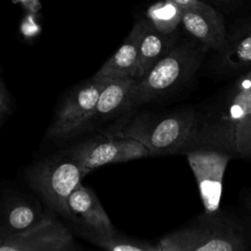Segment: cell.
<instances>
[{
    "label": "cell",
    "mask_w": 251,
    "mask_h": 251,
    "mask_svg": "<svg viewBox=\"0 0 251 251\" xmlns=\"http://www.w3.org/2000/svg\"><path fill=\"white\" fill-rule=\"evenodd\" d=\"M185 153L196 178L205 212L218 210L221 204L225 172L232 156L226 152L206 147L191 148Z\"/></svg>",
    "instance_id": "obj_9"
},
{
    "label": "cell",
    "mask_w": 251,
    "mask_h": 251,
    "mask_svg": "<svg viewBox=\"0 0 251 251\" xmlns=\"http://www.w3.org/2000/svg\"><path fill=\"white\" fill-rule=\"evenodd\" d=\"M68 150L79 163L85 175L104 165L149 156L147 148L139 141L111 129Z\"/></svg>",
    "instance_id": "obj_7"
},
{
    "label": "cell",
    "mask_w": 251,
    "mask_h": 251,
    "mask_svg": "<svg viewBox=\"0 0 251 251\" xmlns=\"http://www.w3.org/2000/svg\"><path fill=\"white\" fill-rule=\"evenodd\" d=\"M172 1L175 2L176 5H178L183 10V9H186L188 7L195 5L199 0H172Z\"/></svg>",
    "instance_id": "obj_22"
},
{
    "label": "cell",
    "mask_w": 251,
    "mask_h": 251,
    "mask_svg": "<svg viewBox=\"0 0 251 251\" xmlns=\"http://www.w3.org/2000/svg\"><path fill=\"white\" fill-rule=\"evenodd\" d=\"M207 50L190 36L185 39L178 37L162 59L134 80L127 96V112L169 93L192 78Z\"/></svg>",
    "instance_id": "obj_3"
},
{
    "label": "cell",
    "mask_w": 251,
    "mask_h": 251,
    "mask_svg": "<svg viewBox=\"0 0 251 251\" xmlns=\"http://www.w3.org/2000/svg\"><path fill=\"white\" fill-rule=\"evenodd\" d=\"M235 155L251 160V113L243 117L234 130Z\"/></svg>",
    "instance_id": "obj_19"
},
{
    "label": "cell",
    "mask_w": 251,
    "mask_h": 251,
    "mask_svg": "<svg viewBox=\"0 0 251 251\" xmlns=\"http://www.w3.org/2000/svg\"><path fill=\"white\" fill-rule=\"evenodd\" d=\"M111 78L95 75L75 86L63 100L51 123L47 137L68 139L92 127L93 112L98 97Z\"/></svg>",
    "instance_id": "obj_6"
},
{
    "label": "cell",
    "mask_w": 251,
    "mask_h": 251,
    "mask_svg": "<svg viewBox=\"0 0 251 251\" xmlns=\"http://www.w3.org/2000/svg\"><path fill=\"white\" fill-rule=\"evenodd\" d=\"M42 216L43 214L37 212V210L29 204L25 202H16L7 208L4 213L0 228L7 236L31 226Z\"/></svg>",
    "instance_id": "obj_18"
},
{
    "label": "cell",
    "mask_w": 251,
    "mask_h": 251,
    "mask_svg": "<svg viewBox=\"0 0 251 251\" xmlns=\"http://www.w3.org/2000/svg\"><path fill=\"white\" fill-rule=\"evenodd\" d=\"M157 251H243L251 247V222L219 208L163 236Z\"/></svg>",
    "instance_id": "obj_2"
},
{
    "label": "cell",
    "mask_w": 251,
    "mask_h": 251,
    "mask_svg": "<svg viewBox=\"0 0 251 251\" xmlns=\"http://www.w3.org/2000/svg\"><path fill=\"white\" fill-rule=\"evenodd\" d=\"M5 237H6V233L0 228V245L2 244V242H3V240H4Z\"/></svg>",
    "instance_id": "obj_24"
},
{
    "label": "cell",
    "mask_w": 251,
    "mask_h": 251,
    "mask_svg": "<svg viewBox=\"0 0 251 251\" xmlns=\"http://www.w3.org/2000/svg\"><path fill=\"white\" fill-rule=\"evenodd\" d=\"M80 236L94 245L108 251H157L156 245L148 241L136 239L119 233L116 229L111 232L99 233L85 229H77Z\"/></svg>",
    "instance_id": "obj_16"
},
{
    "label": "cell",
    "mask_w": 251,
    "mask_h": 251,
    "mask_svg": "<svg viewBox=\"0 0 251 251\" xmlns=\"http://www.w3.org/2000/svg\"><path fill=\"white\" fill-rule=\"evenodd\" d=\"M202 2L205 3H209V2H214V3H226V2H231L233 0H200Z\"/></svg>",
    "instance_id": "obj_23"
},
{
    "label": "cell",
    "mask_w": 251,
    "mask_h": 251,
    "mask_svg": "<svg viewBox=\"0 0 251 251\" xmlns=\"http://www.w3.org/2000/svg\"><path fill=\"white\" fill-rule=\"evenodd\" d=\"M181 27L186 33L221 54L226 45V29L224 17L210 4L198 1L195 5L182 10Z\"/></svg>",
    "instance_id": "obj_10"
},
{
    "label": "cell",
    "mask_w": 251,
    "mask_h": 251,
    "mask_svg": "<svg viewBox=\"0 0 251 251\" xmlns=\"http://www.w3.org/2000/svg\"><path fill=\"white\" fill-rule=\"evenodd\" d=\"M146 25L144 18L139 19L133 25L130 32L124 40L120 48L102 65L95 75L111 79L134 78L138 62V50L141 37Z\"/></svg>",
    "instance_id": "obj_12"
},
{
    "label": "cell",
    "mask_w": 251,
    "mask_h": 251,
    "mask_svg": "<svg viewBox=\"0 0 251 251\" xmlns=\"http://www.w3.org/2000/svg\"><path fill=\"white\" fill-rule=\"evenodd\" d=\"M77 249L72 232L52 214L31 226L7 235L0 251H72Z\"/></svg>",
    "instance_id": "obj_8"
},
{
    "label": "cell",
    "mask_w": 251,
    "mask_h": 251,
    "mask_svg": "<svg viewBox=\"0 0 251 251\" xmlns=\"http://www.w3.org/2000/svg\"><path fill=\"white\" fill-rule=\"evenodd\" d=\"M178 37L177 31L170 34L160 32L146 20L145 29L139 44L138 62L134 78L141 77L162 59L172 49Z\"/></svg>",
    "instance_id": "obj_14"
},
{
    "label": "cell",
    "mask_w": 251,
    "mask_h": 251,
    "mask_svg": "<svg viewBox=\"0 0 251 251\" xmlns=\"http://www.w3.org/2000/svg\"><path fill=\"white\" fill-rule=\"evenodd\" d=\"M195 122V109L185 107L164 113H141L113 131L143 144L149 156L184 151Z\"/></svg>",
    "instance_id": "obj_4"
},
{
    "label": "cell",
    "mask_w": 251,
    "mask_h": 251,
    "mask_svg": "<svg viewBox=\"0 0 251 251\" xmlns=\"http://www.w3.org/2000/svg\"><path fill=\"white\" fill-rule=\"evenodd\" d=\"M251 113V80L244 72L234 83L199 110L185 150L206 147L235 155L234 130L239 121Z\"/></svg>",
    "instance_id": "obj_1"
},
{
    "label": "cell",
    "mask_w": 251,
    "mask_h": 251,
    "mask_svg": "<svg viewBox=\"0 0 251 251\" xmlns=\"http://www.w3.org/2000/svg\"><path fill=\"white\" fill-rule=\"evenodd\" d=\"M6 89L5 86L0 79V121L4 117V115L7 112L8 109V101H7V95H6Z\"/></svg>",
    "instance_id": "obj_20"
},
{
    "label": "cell",
    "mask_w": 251,
    "mask_h": 251,
    "mask_svg": "<svg viewBox=\"0 0 251 251\" xmlns=\"http://www.w3.org/2000/svg\"><path fill=\"white\" fill-rule=\"evenodd\" d=\"M70 221L77 229L106 233L115 227L96 194L79 182L68 198Z\"/></svg>",
    "instance_id": "obj_11"
},
{
    "label": "cell",
    "mask_w": 251,
    "mask_h": 251,
    "mask_svg": "<svg viewBox=\"0 0 251 251\" xmlns=\"http://www.w3.org/2000/svg\"><path fill=\"white\" fill-rule=\"evenodd\" d=\"M181 13L182 9L172 0H159L147 8L145 19L160 32L170 34L177 31Z\"/></svg>",
    "instance_id": "obj_17"
},
{
    "label": "cell",
    "mask_w": 251,
    "mask_h": 251,
    "mask_svg": "<svg viewBox=\"0 0 251 251\" xmlns=\"http://www.w3.org/2000/svg\"><path fill=\"white\" fill-rule=\"evenodd\" d=\"M246 74L248 75V76H249V78H250V80H251V68L246 71Z\"/></svg>",
    "instance_id": "obj_25"
},
{
    "label": "cell",
    "mask_w": 251,
    "mask_h": 251,
    "mask_svg": "<svg viewBox=\"0 0 251 251\" xmlns=\"http://www.w3.org/2000/svg\"><path fill=\"white\" fill-rule=\"evenodd\" d=\"M241 201H242L243 207L245 208V210L249 216V220L251 222V189L245 190V192L243 193V195L241 197Z\"/></svg>",
    "instance_id": "obj_21"
},
{
    "label": "cell",
    "mask_w": 251,
    "mask_h": 251,
    "mask_svg": "<svg viewBox=\"0 0 251 251\" xmlns=\"http://www.w3.org/2000/svg\"><path fill=\"white\" fill-rule=\"evenodd\" d=\"M84 176L79 163L66 150L33 165L26 178L31 188L53 212L70 221L68 198Z\"/></svg>",
    "instance_id": "obj_5"
},
{
    "label": "cell",
    "mask_w": 251,
    "mask_h": 251,
    "mask_svg": "<svg viewBox=\"0 0 251 251\" xmlns=\"http://www.w3.org/2000/svg\"><path fill=\"white\" fill-rule=\"evenodd\" d=\"M215 66L223 74H237L251 68V19L226 32L225 50Z\"/></svg>",
    "instance_id": "obj_13"
},
{
    "label": "cell",
    "mask_w": 251,
    "mask_h": 251,
    "mask_svg": "<svg viewBox=\"0 0 251 251\" xmlns=\"http://www.w3.org/2000/svg\"><path fill=\"white\" fill-rule=\"evenodd\" d=\"M135 78L111 79L101 91L92 117V126L127 112L126 101Z\"/></svg>",
    "instance_id": "obj_15"
}]
</instances>
